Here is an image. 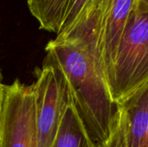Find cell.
<instances>
[{"mask_svg":"<svg viewBox=\"0 0 148 147\" xmlns=\"http://www.w3.org/2000/svg\"><path fill=\"white\" fill-rule=\"evenodd\" d=\"M63 72L73 106L90 139L102 144L119 106L113 101L95 40L82 33L56 36L45 47Z\"/></svg>","mask_w":148,"mask_h":147,"instance_id":"6da1fadb","label":"cell"},{"mask_svg":"<svg viewBox=\"0 0 148 147\" xmlns=\"http://www.w3.org/2000/svg\"><path fill=\"white\" fill-rule=\"evenodd\" d=\"M148 85V6L135 1L118 50L110 94L123 105Z\"/></svg>","mask_w":148,"mask_h":147,"instance_id":"7a4b0ae2","label":"cell"},{"mask_svg":"<svg viewBox=\"0 0 148 147\" xmlns=\"http://www.w3.org/2000/svg\"><path fill=\"white\" fill-rule=\"evenodd\" d=\"M35 81L31 84L36 107V129L39 147H52L61 122L71 101L66 77L48 55L41 67L34 71Z\"/></svg>","mask_w":148,"mask_h":147,"instance_id":"3957f363","label":"cell"},{"mask_svg":"<svg viewBox=\"0 0 148 147\" xmlns=\"http://www.w3.org/2000/svg\"><path fill=\"white\" fill-rule=\"evenodd\" d=\"M0 147H39L33 88L19 79L3 88Z\"/></svg>","mask_w":148,"mask_h":147,"instance_id":"277c9868","label":"cell"},{"mask_svg":"<svg viewBox=\"0 0 148 147\" xmlns=\"http://www.w3.org/2000/svg\"><path fill=\"white\" fill-rule=\"evenodd\" d=\"M135 1L136 0L114 1L101 36L100 56L109 92L118 50Z\"/></svg>","mask_w":148,"mask_h":147,"instance_id":"5b68a950","label":"cell"},{"mask_svg":"<svg viewBox=\"0 0 148 147\" xmlns=\"http://www.w3.org/2000/svg\"><path fill=\"white\" fill-rule=\"evenodd\" d=\"M121 107L127 117V147H148V85Z\"/></svg>","mask_w":148,"mask_h":147,"instance_id":"8992f818","label":"cell"},{"mask_svg":"<svg viewBox=\"0 0 148 147\" xmlns=\"http://www.w3.org/2000/svg\"><path fill=\"white\" fill-rule=\"evenodd\" d=\"M71 0H27L28 8L39 28L57 35L65 20Z\"/></svg>","mask_w":148,"mask_h":147,"instance_id":"52a82bcc","label":"cell"},{"mask_svg":"<svg viewBox=\"0 0 148 147\" xmlns=\"http://www.w3.org/2000/svg\"><path fill=\"white\" fill-rule=\"evenodd\" d=\"M115 0H71L57 35L69 34L87 24L94 16L113 8Z\"/></svg>","mask_w":148,"mask_h":147,"instance_id":"ba28073f","label":"cell"},{"mask_svg":"<svg viewBox=\"0 0 148 147\" xmlns=\"http://www.w3.org/2000/svg\"><path fill=\"white\" fill-rule=\"evenodd\" d=\"M52 147H100L88 137L72 100L63 115Z\"/></svg>","mask_w":148,"mask_h":147,"instance_id":"9c48e42d","label":"cell"},{"mask_svg":"<svg viewBox=\"0 0 148 147\" xmlns=\"http://www.w3.org/2000/svg\"><path fill=\"white\" fill-rule=\"evenodd\" d=\"M100 147H127V117L123 107L119 106L110 133Z\"/></svg>","mask_w":148,"mask_h":147,"instance_id":"30bf717a","label":"cell"},{"mask_svg":"<svg viewBox=\"0 0 148 147\" xmlns=\"http://www.w3.org/2000/svg\"><path fill=\"white\" fill-rule=\"evenodd\" d=\"M4 85L5 84L3 83V77H2V74L0 72V108H1V103H2V101H3V94Z\"/></svg>","mask_w":148,"mask_h":147,"instance_id":"8fae6325","label":"cell"},{"mask_svg":"<svg viewBox=\"0 0 148 147\" xmlns=\"http://www.w3.org/2000/svg\"><path fill=\"white\" fill-rule=\"evenodd\" d=\"M137 3H142L144 5H147L148 6V0H136Z\"/></svg>","mask_w":148,"mask_h":147,"instance_id":"7c38bea8","label":"cell"},{"mask_svg":"<svg viewBox=\"0 0 148 147\" xmlns=\"http://www.w3.org/2000/svg\"><path fill=\"white\" fill-rule=\"evenodd\" d=\"M0 109H1V108H0Z\"/></svg>","mask_w":148,"mask_h":147,"instance_id":"4fadbf2b","label":"cell"}]
</instances>
